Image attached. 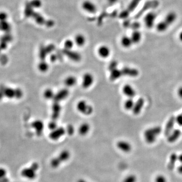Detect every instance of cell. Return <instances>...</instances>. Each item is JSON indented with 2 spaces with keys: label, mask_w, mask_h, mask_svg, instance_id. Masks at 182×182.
I'll use <instances>...</instances> for the list:
<instances>
[{
  "label": "cell",
  "mask_w": 182,
  "mask_h": 182,
  "mask_svg": "<svg viewBox=\"0 0 182 182\" xmlns=\"http://www.w3.org/2000/svg\"><path fill=\"white\" fill-rule=\"evenodd\" d=\"M90 129H91V126L88 123H83L79 125L78 129V132L81 136H86L90 132Z\"/></svg>",
  "instance_id": "19"
},
{
  "label": "cell",
  "mask_w": 182,
  "mask_h": 182,
  "mask_svg": "<svg viewBox=\"0 0 182 182\" xmlns=\"http://www.w3.org/2000/svg\"><path fill=\"white\" fill-rule=\"evenodd\" d=\"M69 95V90L67 88H62L58 92L55 93L53 101L55 102L60 103V102L68 98Z\"/></svg>",
  "instance_id": "9"
},
{
  "label": "cell",
  "mask_w": 182,
  "mask_h": 182,
  "mask_svg": "<svg viewBox=\"0 0 182 182\" xmlns=\"http://www.w3.org/2000/svg\"><path fill=\"white\" fill-rule=\"evenodd\" d=\"M178 95L179 98L182 99V87H180L178 88Z\"/></svg>",
  "instance_id": "48"
},
{
  "label": "cell",
  "mask_w": 182,
  "mask_h": 182,
  "mask_svg": "<svg viewBox=\"0 0 182 182\" xmlns=\"http://www.w3.org/2000/svg\"><path fill=\"white\" fill-rule=\"evenodd\" d=\"M82 9L88 13L93 14L97 12V7L93 2L91 0H84L81 5Z\"/></svg>",
  "instance_id": "5"
},
{
  "label": "cell",
  "mask_w": 182,
  "mask_h": 182,
  "mask_svg": "<svg viewBox=\"0 0 182 182\" xmlns=\"http://www.w3.org/2000/svg\"><path fill=\"white\" fill-rule=\"evenodd\" d=\"M74 44L73 40L71 39H66L64 41L63 44L64 49L66 50H73V48L74 47Z\"/></svg>",
  "instance_id": "30"
},
{
  "label": "cell",
  "mask_w": 182,
  "mask_h": 182,
  "mask_svg": "<svg viewBox=\"0 0 182 182\" xmlns=\"http://www.w3.org/2000/svg\"><path fill=\"white\" fill-rule=\"evenodd\" d=\"M7 18V14L5 12H0V21H6Z\"/></svg>",
  "instance_id": "46"
},
{
  "label": "cell",
  "mask_w": 182,
  "mask_h": 182,
  "mask_svg": "<svg viewBox=\"0 0 182 182\" xmlns=\"http://www.w3.org/2000/svg\"><path fill=\"white\" fill-rule=\"evenodd\" d=\"M74 44L77 46L79 47H82L84 46L86 43V38L82 33H78L75 35L74 38Z\"/></svg>",
  "instance_id": "17"
},
{
  "label": "cell",
  "mask_w": 182,
  "mask_h": 182,
  "mask_svg": "<svg viewBox=\"0 0 182 182\" xmlns=\"http://www.w3.org/2000/svg\"><path fill=\"white\" fill-rule=\"evenodd\" d=\"M29 3L33 8H39L42 6L41 0H33Z\"/></svg>",
  "instance_id": "39"
},
{
  "label": "cell",
  "mask_w": 182,
  "mask_h": 182,
  "mask_svg": "<svg viewBox=\"0 0 182 182\" xmlns=\"http://www.w3.org/2000/svg\"><path fill=\"white\" fill-rule=\"evenodd\" d=\"M133 44H138L142 39V34L138 30H134L130 37Z\"/></svg>",
  "instance_id": "25"
},
{
  "label": "cell",
  "mask_w": 182,
  "mask_h": 182,
  "mask_svg": "<svg viewBox=\"0 0 182 182\" xmlns=\"http://www.w3.org/2000/svg\"><path fill=\"white\" fill-rule=\"evenodd\" d=\"M78 82L77 78L73 75H69L65 78L64 83L66 87L71 88L76 85Z\"/></svg>",
  "instance_id": "20"
},
{
  "label": "cell",
  "mask_w": 182,
  "mask_h": 182,
  "mask_svg": "<svg viewBox=\"0 0 182 182\" xmlns=\"http://www.w3.org/2000/svg\"><path fill=\"white\" fill-rule=\"evenodd\" d=\"M179 39L182 42V32H181L179 34Z\"/></svg>",
  "instance_id": "50"
},
{
  "label": "cell",
  "mask_w": 182,
  "mask_h": 182,
  "mask_svg": "<svg viewBox=\"0 0 182 182\" xmlns=\"http://www.w3.org/2000/svg\"><path fill=\"white\" fill-rule=\"evenodd\" d=\"M107 1V3L109 5H114V4H116L118 2L119 0H106Z\"/></svg>",
  "instance_id": "47"
},
{
  "label": "cell",
  "mask_w": 182,
  "mask_h": 182,
  "mask_svg": "<svg viewBox=\"0 0 182 182\" xmlns=\"http://www.w3.org/2000/svg\"><path fill=\"white\" fill-rule=\"evenodd\" d=\"M7 172L5 169L0 168V180L6 178Z\"/></svg>",
  "instance_id": "41"
},
{
  "label": "cell",
  "mask_w": 182,
  "mask_h": 182,
  "mask_svg": "<svg viewBox=\"0 0 182 182\" xmlns=\"http://www.w3.org/2000/svg\"><path fill=\"white\" fill-rule=\"evenodd\" d=\"M38 169V164L37 162H33L29 167L23 169L21 172V175L27 179H34L37 177Z\"/></svg>",
  "instance_id": "3"
},
{
  "label": "cell",
  "mask_w": 182,
  "mask_h": 182,
  "mask_svg": "<svg viewBox=\"0 0 182 182\" xmlns=\"http://www.w3.org/2000/svg\"><path fill=\"white\" fill-rule=\"evenodd\" d=\"M178 160L180 162L182 163V154L180 155L178 158Z\"/></svg>",
  "instance_id": "51"
},
{
  "label": "cell",
  "mask_w": 182,
  "mask_h": 182,
  "mask_svg": "<svg viewBox=\"0 0 182 182\" xmlns=\"http://www.w3.org/2000/svg\"><path fill=\"white\" fill-rule=\"evenodd\" d=\"M95 81L94 75L91 73H84L82 77V86L84 89L90 88L92 86Z\"/></svg>",
  "instance_id": "6"
},
{
  "label": "cell",
  "mask_w": 182,
  "mask_h": 182,
  "mask_svg": "<svg viewBox=\"0 0 182 182\" xmlns=\"http://www.w3.org/2000/svg\"><path fill=\"white\" fill-rule=\"evenodd\" d=\"M10 25L6 21H0V30L8 32L10 29Z\"/></svg>",
  "instance_id": "32"
},
{
  "label": "cell",
  "mask_w": 182,
  "mask_h": 182,
  "mask_svg": "<svg viewBox=\"0 0 182 182\" xmlns=\"http://www.w3.org/2000/svg\"><path fill=\"white\" fill-rule=\"evenodd\" d=\"M58 57L57 55L54 53H52L51 54L50 57V59L51 62H55L58 59Z\"/></svg>",
  "instance_id": "45"
},
{
  "label": "cell",
  "mask_w": 182,
  "mask_h": 182,
  "mask_svg": "<svg viewBox=\"0 0 182 182\" xmlns=\"http://www.w3.org/2000/svg\"><path fill=\"white\" fill-rule=\"evenodd\" d=\"M46 49L47 51L48 54H52L55 50V46L54 45H49V46H48L46 47Z\"/></svg>",
  "instance_id": "42"
},
{
  "label": "cell",
  "mask_w": 182,
  "mask_h": 182,
  "mask_svg": "<svg viewBox=\"0 0 182 182\" xmlns=\"http://www.w3.org/2000/svg\"><path fill=\"white\" fill-rule=\"evenodd\" d=\"M161 128L159 126H155L146 129L144 133L145 141L149 144L154 142L157 136L161 133Z\"/></svg>",
  "instance_id": "2"
},
{
  "label": "cell",
  "mask_w": 182,
  "mask_h": 182,
  "mask_svg": "<svg viewBox=\"0 0 182 182\" xmlns=\"http://www.w3.org/2000/svg\"><path fill=\"white\" fill-rule=\"evenodd\" d=\"M120 44L123 47L129 48L131 47L133 44L130 37L128 36H124L120 39Z\"/></svg>",
  "instance_id": "23"
},
{
  "label": "cell",
  "mask_w": 182,
  "mask_h": 182,
  "mask_svg": "<svg viewBox=\"0 0 182 182\" xmlns=\"http://www.w3.org/2000/svg\"><path fill=\"white\" fill-rule=\"evenodd\" d=\"M33 14V7L30 5V3H27L25 5V15L27 17H29Z\"/></svg>",
  "instance_id": "34"
},
{
  "label": "cell",
  "mask_w": 182,
  "mask_h": 182,
  "mask_svg": "<svg viewBox=\"0 0 182 182\" xmlns=\"http://www.w3.org/2000/svg\"><path fill=\"white\" fill-rule=\"evenodd\" d=\"M70 156L71 153L68 150H62L58 155L52 159L50 161L51 166L53 169L59 168L63 163L70 159Z\"/></svg>",
  "instance_id": "1"
},
{
  "label": "cell",
  "mask_w": 182,
  "mask_h": 182,
  "mask_svg": "<svg viewBox=\"0 0 182 182\" xmlns=\"http://www.w3.org/2000/svg\"><path fill=\"white\" fill-rule=\"evenodd\" d=\"M156 18V15L154 12H149L147 14L144 18L145 25L148 28H151L154 24L155 20Z\"/></svg>",
  "instance_id": "12"
},
{
  "label": "cell",
  "mask_w": 182,
  "mask_h": 182,
  "mask_svg": "<svg viewBox=\"0 0 182 182\" xmlns=\"http://www.w3.org/2000/svg\"><path fill=\"white\" fill-rule=\"evenodd\" d=\"M175 123V117L174 116H171L168 120V123H166L165 129H164V134L165 135L169 136L172 133Z\"/></svg>",
  "instance_id": "18"
},
{
  "label": "cell",
  "mask_w": 182,
  "mask_h": 182,
  "mask_svg": "<svg viewBox=\"0 0 182 182\" xmlns=\"http://www.w3.org/2000/svg\"><path fill=\"white\" fill-rule=\"evenodd\" d=\"M32 16L34 17V18L35 19L36 22L38 23V24H43L44 23L43 18L39 14L33 13V14L32 15Z\"/></svg>",
  "instance_id": "38"
},
{
  "label": "cell",
  "mask_w": 182,
  "mask_h": 182,
  "mask_svg": "<svg viewBox=\"0 0 182 182\" xmlns=\"http://www.w3.org/2000/svg\"><path fill=\"white\" fill-rule=\"evenodd\" d=\"M66 133L65 129L63 127H58L57 129L51 132L49 134V138L53 141H56L60 139Z\"/></svg>",
  "instance_id": "8"
},
{
  "label": "cell",
  "mask_w": 182,
  "mask_h": 182,
  "mask_svg": "<svg viewBox=\"0 0 182 182\" xmlns=\"http://www.w3.org/2000/svg\"><path fill=\"white\" fill-rule=\"evenodd\" d=\"M176 18H177V15L174 12H169V14L166 15L165 19L164 21H165L166 23L168 24V25H169L172 24L173 23H174Z\"/></svg>",
  "instance_id": "26"
},
{
  "label": "cell",
  "mask_w": 182,
  "mask_h": 182,
  "mask_svg": "<svg viewBox=\"0 0 182 182\" xmlns=\"http://www.w3.org/2000/svg\"><path fill=\"white\" fill-rule=\"evenodd\" d=\"M98 55L103 59H106L109 57L111 54V50L107 45H101L97 50Z\"/></svg>",
  "instance_id": "11"
},
{
  "label": "cell",
  "mask_w": 182,
  "mask_h": 182,
  "mask_svg": "<svg viewBox=\"0 0 182 182\" xmlns=\"http://www.w3.org/2000/svg\"><path fill=\"white\" fill-rule=\"evenodd\" d=\"M58 127V124H57L56 120H52V121H50L49 124H48V128L50 129L51 131L57 129Z\"/></svg>",
  "instance_id": "40"
},
{
  "label": "cell",
  "mask_w": 182,
  "mask_h": 182,
  "mask_svg": "<svg viewBox=\"0 0 182 182\" xmlns=\"http://www.w3.org/2000/svg\"><path fill=\"white\" fill-rule=\"evenodd\" d=\"M155 182H166V179L164 175H159L156 178Z\"/></svg>",
  "instance_id": "43"
},
{
  "label": "cell",
  "mask_w": 182,
  "mask_h": 182,
  "mask_svg": "<svg viewBox=\"0 0 182 182\" xmlns=\"http://www.w3.org/2000/svg\"><path fill=\"white\" fill-rule=\"evenodd\" d=\"M38 70L42 73H46L49 70V65L45 60H41L38 64Z\"/></svg>",
  "instance_id": "29"
},
{
  "label": "cell",
  "mask_w": 182,
  "mask_h": 182,
  "mask_svg": "<svg viewBox=\"0 0 182 182\" xmlns=\"http://www.w3.org/2000/svg\"><path fill=\"white\" fill-rule=\"evenodd\" d=\"M65 130H66V133H67L68 135H69V136H72V135H73L74 131H75L74 127L72 124H68L66 127Z\"/></svg>",
  "instance_id": "37"
},
{
  "label": "cell",
  "mask_w": 182,
  "mask_h": 182,
  "mask_svg": "<svg viewBox=\"0 0 182 182\" xmlns=\"http://www.w3.org/2000/svg\"><path fill=\"white\" fill-rule=\"evenodd\" d=\"M181 135V131L179 129H175L169 135L168 141L169 142H174L177 141Z\"/></svg>",
  "instance_id": "24"
},
{
  "label": "cell",
  "mask_w": 182,
  "mask_h": 182,
  "mask_svg": "<svg viewBox=\"0 0 182 182\" xmlns=\"http://www.w3.org/2000/svg\"><path fill=\"white\" fill-rule=\"evenodd\" d=\"M123 76L121 69H119L118 68L110 71L109 79L112 82H114L119 79Z\"/></svg>",
  "instance_id": "22"
},
{
  "label": "cell",
  "mask_w": 182,
  "mask_h": 182,
  "mask_svg": "<svg viewBox=\"0 0 182 182\" xmlns=\"http://www.w3.org/2000/svg\"><path fill=\"white\" fill-rule=\"evenodd\" d=\"M123 94L128 98H133L136 95V91L131 84H125L122 88Z\"/></svg>",
  "instance_id": "13"
},
{
  "label": "cell",
  "mask_w": 182,
  "mask_h": 182,
  "mask_svg": "<svg viewBox=\"0 0 182 182\" xmlns=\"http://www.w3.org/2000/svg\"><path fill=\"white\" fill-rule=\"evenodd\" d=\"M135 102L134 101L133 98H128L124 101V107L127 111H131L133 109Z\"/></svg>",
  "instance_id": "27"
},
{
  "label": "cell",
  "mask_w": 182,
  "mask_h": 182,
  "mask_svg": "<svg viewBox=\"0 0 182 182\" xmlns=\"http://www.w3.org/2000/svg\"><path fill=\"white\" fill-rule=\"evenodd\" d=\"M61 106L59 103L54 102L52 106V120H57L59 118L61 112Z\"/></svg>",
  "instance_id": "15"
},
{
  "label": "cell",
  "mask_w": 182,
  "mask_h": 182,
  "mask_svg": "<svg viewBox=\"0 0 182 182\" xmlns=\"http://www.w3.org/2000/svg\"><path fill=\"white\" fill-rule=\"evenodd\" d=\"M169 26L165 21H161L156 25V29L159 32H164L168 29Z\"/></svg>",
  "instance_id": "31"
},
{
  "label": "cell",
  "mask_w": 182,
  "mask_h": 182,
  "mask_svg": "<svg viewBox=\"0 0 182 182\" xmlns=\"http://www.w3.org/2000/svg\"><path fill=\"white\" fill-rule=\"evenodd\" d=\"M77 182H89L87 181L86 179H79L77 180Z\"/></svg>",
  "instance_id": "49"
},
{
  "label": "cell",
  "mask_w": 182,
  "mask_h": 182,
  "mask_svg": "<svg viewBox=\"0 0 182 182\" xmlns=\"http://www.w3.org/2000/svg\"><path fill=\"white\" fill-rule=\"evenodd\" d=\"M179 171V173H182V165L179 166L178 169Z\"/></svg>",
  "instance_id": "52"
},
{
  "label": "cell",
  "mask_w": 182,
  "mask_h": 182,
  "mask_svg": "<svg viewBox=\"0 0 182 182\" xmlns=\"http://www.w3.org/2000/svg\"><path fill=\"white\" fill-rule=\"evenodd\" d=\"M32 126L35 129L36 133L38 135H41L42 134L44 128V123H43L42 121L40 120H36L33 123Z\"/></svg>",
  "instance_id": "21"
},
{
  "label": "cell",
  "mask_w": 182,
  "mask_h": 182,
  "mask_svg": "<svg viewBox=\"0 0 182 182\" xmlns=\"http://www.w3.org/2000/svg\"><path fill=\"white\" fill-rule=\"evenodd\" d=\"M116 147L121 151L124 152H129L132 149V145L130 143L125 140H119L116 143Z\"/></svg>",
  "instance_id": "14"
},
{
  "label": "cell",
  "mask_w": 182,
  "mask_h": 182,
  "mask_svg": "<svg viewBox=\"0 0 182 182\" xmlns=\"http://www.w3.org/2000/svg\"><path fill=\"white\" fill-rule=\"evenodd\" d=\"M118 65H119V63H118V61L115 60H113L108 64V70L110 71L114 70L115 69L118 68Z\"/></svg>",
  "instance_id": "35"
},
{
  "label": "cell",
  "mask_w": 182,
  "mask_h": 182,
  "mask_svg": "<svg viewBox=\"0 0 182 182\" xmlns=\"http://www.w3.org/2000/svg\"><path fill=\"white\" fill-rule=\"evenodd\" d=\"M175 122L180 125L182 126V114H179L175 118Z\"/></svg>",
  "instance_id": "44"
},
{
  "label": "cell",
  "mask_w": 182,
  "mask_h": 182,
  "mask_svg": "<svg viewBox=\"0 0 182 182\" xmlns=\"http://www.w3.org/2000/svg\"><path fill=\"white\" fill-rule=\"evenodd\" d=\"M77 109L82 114L89 116L93 113L94 108L92 106L88 103L85 100H81L78 102L77 104Z\"/></svg>",
  "instance_id": "4"
},
{
  "label": "cell",
  "mask_w": 182,
  "mask_h": 182,
  "mask_svg": "<svg viewBox=\"0 0 182 182\" xmlns=\"http://www.w3.org/2000/svg\"><path fill=\"white\" fill-rule=\"evenodd\" d=\"M55 93L52 88H48L44 91L43 96L47 100H52L54 99Z\"/></svg>",
  "instance_id": "28"
},
{
  "label": "cell",
  "mask_w": 182,
  "mask_h": 182,
  "mask_svg": "<svg viewBox=\"0 0 182 182\" xmlns=\"http://www.w3.org/2000/svg\"><path fill=\"white\" fill-rule=\"evenodd\" d=\"M48 54V53L47 51L46 47L41 48L39 52V57L41 58V60H45Z\"/></svg>",
  "instance_id": "33"
},
{
  "label": "cell",
  "mask_w": 182,
  "mask_h": 182,
  "mask_svg": "<svg viewBox=\"0 0 182 182\" xmlns=\"http://www.w3.org/2000/svg\"><path fill=\"white\" fill-rule=\"evenodd\" d=\"M145 101L143 98H139L137 101L135 102V104L134 106L133 109L132 110V112L134 114L137 115L141 112L143 108L144 107Z\"/></svg>",
  "instance_id": "16"
},
{
  "label": "cell",
  "mask_w": 182,
  "mask_h": 182,
  "mask_svg": "<svg viewBox=\"0 0 182 182\" xmlns=\"http://www.w3.org/2000/svg\"><path fill=\"white\" fill-rule=\"evenodd\" d=\"M121 70L123 76L135 78V77H138L139 74V71L137 69L131 68L129 66H125L121 69Z\"/></svg>",
  "instance_id": "10"
},
{
  "label": "cell",
  "mask_w": 182,
  "mask_h": 182,
  "mask_svg": "<svg viewBox=\"0 0 182 182\" xmlns=\"http://www.w3.org/2000/svg\"><path fill=\"white\" fill-rule=\"evenodd\" d=\"M62 53L66 56L69 59L74 61V62H79L82 60V55L81 54L73 50H66L63 49L62 51Z\"/></svg>",
  "instance_id": "7"
},
{
  "label": "cell",
  "mask_w": 182,
  "mask_h": 182,
  "mask_svg": "<svg viewBox=\"0 0 182 182\" xmlns=\"http://www.w3.org/2000/svg\"><path fill=\"white\" fill-rule=\"evenodd\" d=\"M137 180V177L134 174H130L125 177L123 182H136Z\"/></svg>",
  "instance_id": "36"
}]
</instances>
